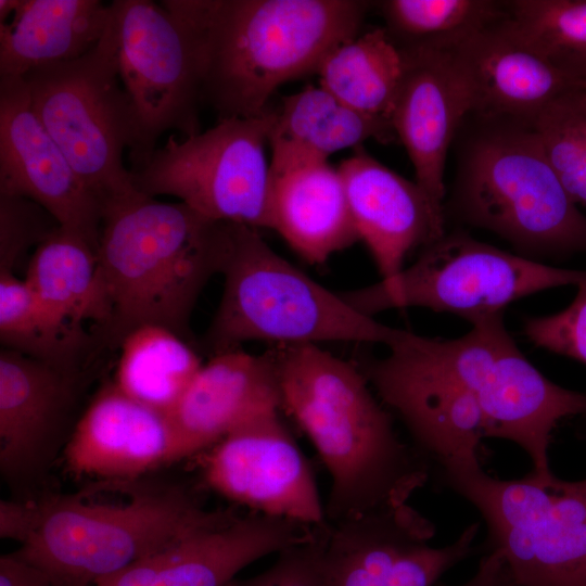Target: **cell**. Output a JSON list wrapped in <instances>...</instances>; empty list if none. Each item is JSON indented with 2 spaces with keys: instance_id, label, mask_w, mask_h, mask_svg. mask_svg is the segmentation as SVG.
I'll return each instance as SVG.
<instances>
[{
  "instance_id": "cell-1",
  "label": "cell",
  "mask_w": 586,
  "mask_h": 586,
  "mask_svg": "<svg viewBox=\"0 0 586 586\" xmlns=\"http://www.w3.org/2000/svg\"><path fill=\"white\" fill-rule=\"evenodd\" d=\"M271 351L281 408L308 436L331 479L326 521L407 504L429 477L428 461L399 438L359 367L316 344Z\"/></svg>"
},
{
  "instance_id": "cell-2",
  "label": "cell",
  "mask_w": 586,
  "mask_h": 586,
  "mask_svg": "<svg viewBox=\"0 0 586 586\" xmlns=\"http://www.w3.org/2000/svg\"><path fill=\"white\" fill-rule=\"evenodd\" d=\"M196 40L202 100L219 115L256 117L283 84L318 73L354 39L372 2L360 0H164Z\"/></svg>"
},
{
  "instance_id": "cell-3",
  "label": "cell",
  "mask_w": 586,
  "mask_h": 586,
  "mask_svg": "<svg viewBox=\"0 0 586 586\" xmlns=\"http://www.w3.org/2000/svg\"><path fill=\"white\" fill-rule=\"evenodd\" d=\"M232 222L208 219L182 202L138 193L103 212L98 262L105 293L107 346L142 326L190 343V319L209 279L221 273Z\"/></svg>"
},
{
  "instance_id": "cell-4",
  "label": "cell",
  "mask_w": 586,
  "mask_h": 586,
  "mask_svg": "<svg viewBox=\"0 0 586 586\" xmlns=\"http://www.w3.org/2000/svg\"><path fill=\"white\" fill-rule=\"evenodd\" d=\"M444 215L491 231L515 254L544 263L586 254L578 209L530 123L470 113L458 130Z\"/></svg>"
},
{
  "instance_id": "cell-5",
  "label": "cell",
  "mask_w": 586,
  "mask_h": 586,
  "mask_svg": "<svg viewBox=\"0 0 586 586\" xmlns=\"http://www.w3.org/2000/svg\"><path fill=\"white\" fill-rule=\"evenodd\" d=\"M35 505L33 528L14 553L53 586H94L227 512L205 508L183 485L143 477L94 481Z\"/></svg>"
},
{
  "instance_id": "cell-6",
  "label": "cell",
  "mask_w": 586,
  "mask_h": 586,
  "mask_svg": "<svg viewBox=\"0 0 586 586\" xmlns=\"http://www.w3.org/2000/svg\"><path fill=\"white\" fill-rule=\"evenodd\" d=\"M217 311L204 336L216 355L247 341L276 345L398 341L406 330L388 327L352 307L276 253L257 229L233 224Z\"/></svg>"
},
{
  "instance_id": "cell-7",
  "label": "cell",
  "mask_w": 586,
  "mask_h": 586,
  "mask_svg": "<svg viewBox=\"0 0 586 586\" xmlns=\"http://www.w3.org/2000/svg\"><path fill=\"white\" fill-rule=\"evenodd\" d=\"M111 5L109 24L94 48L23 77L34 112L103 212L139 193L123 161L133 125L118 72L117 24Z\"/></svg>"
},
{
  "instance_id": "cell-8",
  "label": "cell",
  "mask_w": 586,
  "mask_h": 586,
  "mask_svg": "<svg viewBox=\"0 0 586 586\" xmlns=\"http://www.w3.org/2000/svg\"><path fill=\"white\" fill-rule=\"evenodd\" d=\"M471 502L510 576L523 586H586V479L534 472L499 480L481 466L441 471Z\"/></svg>"
},
{
  "instance_id": "cell-9",
  "label": "cell",
  "mask_w": 586,
  "mask_h": 586,
  "mask_svg": "<svg viewBox=\"0 0 586 586\" xmlns=\"http://www.w3.org/2000/svg\"><path fill=\"white\" fill-rule=\"evenodd\" d=\"M586 270L555 267L477 241L463 230L445 232L397 275L340 295L359 313L423 307L470 323L504 314L524 296L577 285Z\"/></svg>"
},
{
  "instance_id": "cell-10",
  "label": "cell",
  "mask_w": 586,
  "mask_h": 586,
  "mask_svg": "<svg viewBox=\"0 0 586 586\" xmlns=\"http://www.w3.org/2000/svg\"><path fill=\"white\" fill-rule=\"evenodd\" d=\"M273 110L230 117L198 135L169 136L145 166L131 171L142 194L171 195L200 215L254 229H271L270 175L265 145Z\"/></svg>"
},
{
  "instance_id": "cell-11",
  "label": "cell",
  "mask_w": 586,
  "mask_h": 586,
  "mask_svg": "<svg viewBox=\"0 0 586 586\" xmlns=\"http://www.w3.org/2000/svg\"><path fill=\"white\" fill-rule=\"evenodd\" d=\"M118 36V72L129 98L133 135L130 171L148 164L162 135L201 132L200 52L187 22L150 0L112 1Z\"/></svg>"
},
{
  "instance_id": "cell-12",
  "label": "cell",
  "mask_w": 586,
  "mask_h": 586,
  "mask_svg": "<svg viewBox=\"0 0 586 586\" xmlns=\"http://www.w3.org/2000/svg\"><path fill=\"white\" fill-rule=\"evenodd\" d=\"M477 532L472 523L433 547V523L408 502L328 523V586H433L471 555Z\"/></svg>"
},
{
  "instance_id": "cell-13",
  "label": "cell",
  "mask_w": 586,
  "mask_h": 586,
  "mask_svg": "<svg viewBox=\"0 0 586 586\" xmlns=\"http://www.w3.org/2000/svg\"><path fill=\"white\" fill-rule=\"evenodd\" d=\"M245 422L211 447L204 483L250 511L318 526L326 523L313 469L279 415Z\"/></svg>"
},
{
  "instance_id": "cell-14",
  "label": "cell",
  "mask_w": 586,
  "mask_h": 586,
  "mask_svg": "<svg viewBox=\"0 0 586 586\" xmlns=\"http://www.w3.org/2000/svg\"><path fill=\"white\" fill-rule=\"evenodd\" d=\"M0 195L39 204L98 251L102 206L34 112L23 77L0 76Z\"/></svg>"
},
{
  "instance_id": "cell-15",
  "label": "cell",
  "mask_w": 586,
  "mask_h": 586,
  "mask_svg": "<svg viewBox=\"0 0 586 586\" xmlns=\"http://www.w3.org/2000/svg\"><path fill=\"white\" fill-rule=\"evenodd\" d=\"M317 526L253 511L224 517L94 586H230L251 563L310 538Z\"/></svg>"
},
{
  "instance_id": "cell-16",
  "label": "cell",
  "mask_w": 586,
  "mask_h": 586,
  "mask_svg": "<svg viewBox=\"0 0 586 586\" xmlns=\"http://www.w3.org/2000/svg\"><path fill=\"white\" fill-rule=\"evenodd\" d=\"M380 399L397 413L420 451L441 471L480 466L487 438L474 394L416 364L396 349L358 366Z\"/></svg>"
},
{
  "instance_id": "cell-17",
  "label": "cell",
  "mask_w": 586,
  "mask_h": 586,
  "mask_svg": "<svg viewBox=\"0 0 586 586\" xmlns=\"http://www.w3.org/2000/svg\"><path fill=\"white\" fill-rule=\"evenodd\" d=\"M398 49L404 75L392 126L413 166L415 181L444 211L447 154L472 112L470 91L450 49Z\"/></svg>"
},
{
  "instance_id": "cell-18",
  "label": "cell",
  "mask_w": 586,
  "mask_h": 586,
  "mask_svg": "<svg viewBox=\"0 0 586 586\" xmlns=\"http://www.w3.org/2000/svg\"><path fill=\"white\" fill-rule=\"evenodd\" d=\"M359 240L387 279L406 257L446 232L444 211L417 184L384 166L361 145L337 167Z\"/></svg>"
},
{
  "instance_id": "cell-19",
  "label": "cell",
  "mask_w": 586,
  "mask_h": 586,
  "mask_svg": "<svg viewBox=\"0 0 586 586\" xmlns=\"http://www.w3.org/2000/svg\"><path fill=\"white\" fill-rule=\"evenodd\" d=\"M281 409L271 349L216 354L202 365L168 415L176 461L211 448L251 419Z\"/></svg>"
},
{
  "instance_id": "cell-20",
  "label": "cell",
  "mask_w": 586,
  "mask_h": 586,
  "mask_svg": "<svg viewBox=\"0 0 586 586\" xmlns=\"http://www.w3.org/2000/svg\"><path fill=\"white\" fill-rule=\"evenodd\" d=\"M269 144L271 229L310 264L359 240L339 169L281 141Z\"/></svg>"
},
{
  "instance_id": "cell-21",
  "label": "cell",
  "mask_w": 586,
  "mask_h": 586,
  "mask_svg": "<svg viewBox=\"0 0 586 586\" xmlns=\"http://www.w3.org/2000/svg\"><path fill=\"white\" fill-rule=\"evenodd\" d=\"M482 411L487 437L515 443L537 475H549L552 431L562 419L586 415V394L547 379L509 335L470 386Z\"/></svg>"
},
{
  "instance_id": "cell-22",
  "label": "cell",
  "mask_w": 586,
  "mask_h": 586,
  "mask_svg": "<svg viewBox=\"0 0 586 586\" xmlns=\"http://www.w3.org/2000/svg\"><path fill=\"white\" fill-rule=\"evenodd\" d=\"M168 418L104 385L77 421L65 446L66 470L94 481H128L175 462Z\"/></svg>"
},
{
  "instance_id": "cell-23",
  "label": "cell",
  "mask_w": 586,
  "mask_h": 586,
  "mask_svg": "<svg viewBox=\"0 0 586 586\" xmlns=\"http://www.w3.org/2000/svg\"><path fill=\"white\" fill-rule=\"evenodd\" d=\"M502 18L450 50L470 91L471 113L533 125L545 106L577 79L512 34Z\"/></svg>"
},
{
  "instance_id": "cell-24",
  "label": "cell",
  "mask_w": 586,
  "mask_h": 586,
  "mask_svg": "<svg viewBox=\"0 0 586 586\" xmlns=\"http://www.w3.org/2000/svg\"><path fill=\"white\" fill-rule=\"evenodd\" d=\"M77 377L0 351V468L7 479L31 476L47 460L74 404Z\"/></svg>"
},
{
  "instance_id": "cell-25",
  "label": "cell",
  "mask_w": 586,
  "mask_h": 586,
  "mask_svg": "<svg viewBox=\"0 0 586 586\" xmlns=\"http://www.w3.org/2000/svg\"><path fill=\"white\" fill-rule=\"evenodd\" d=\"M111 13V3L99 0H22L0 24V76L79 59L100 41Z\"/></svg>"
},
{
  "instance_id": "cell-26",
  "label": "cell",
  "mask_w": 586,
  "mask_h": 586,
  "mask_svg": "<svg viewBox=\"0 0 586 586\" xmlns=\"http://www.w3.org/2000/svg\"><path fill=\"white\" fill-rule=\"evenodd\" d=\"M24 281L67 319L104 327L106 303L97 250L81 235L55 228L35 247Z\"/></svg>"
},
{
  "instance_id": "cell-27",
  "label": "cell",
  "mask_w": 586,
  "mask_h": 586,
  "mask_svg": "<svg viewBox=\"0 0 586 586\" xmlns=\"http://www.w3.org/2000/svg\"><path fill=\"white\" fill-rule=\"evenodd\" d=\"M368 139L388 144L397 137L391 122L353 109L320 85H308L283 98L280 107L273 110L269 140L320 158L361 146Z\"/></svg>"
},
{
  "instance_id": "cell-28",
  "label": "cell",
  "mask_w": 586,
  "mask_h": 586,
  "mask_svg": "<svg viewBox=\"0 0 586 586\" xmlns=\"http://www.w3.org/2000/svg\"><path fill=\"white\" fill-rule=\"evenodd\" d=\"M118 347L114 384L166 417L203 365L191 343L158 326L132 330Z\"/></svg>"
},
{
  "instance_id": "cell-29",
  "label": "cell",
  "mask_w": 586,
  "mask_h": 586,
  "mask_svg": "<svg viewBox=\"0 0 586 586\" xmlns=\"http://www.w3.org/2000/svg\"><path fill=\"white\" fill-rule=\"evenodd\" d=\"M0 340L9 348L78 374L91 336L39 298L13 271L0 270Z\"/></svg>"
},
{
  "instance_id": "cell-30",
  "label": "cell",
  "mask_w": 586,
  "mask_h": 586,
  "mask_svg": "<svg viewBox=\"0 0 586 586\" xmlns=\"http://www.w3.org/2000/svg\"><path fill=\"white\" fill-rule=\"evenodd\" d=\"M318 74L320 86L347 105L391 122L404 61L385 28H374L336 47Z\"/></svg>"
},
{
  "instance_id": "cell-31",
  "label": "cell",
  "mask_w": 586,
  "mask_h": 586,
  "mask_svg": "<svg viewBox=\"0 0 586 586\" xmlns=\"http://www.w3.org/2000/svg\"><path fill=\"white\" fill-rule=\"evenodd\" d=\"M385 30L398 48L451 49L507 14V1L385 0L379 2Z\"/></svg>"
},
{
  "instance_id": "cell-32",
  "label": "cell",
  "mask_w": 586,
  "mask_h": 586,
  "mask_svg": "<svg viewBox=\"0 0 586 586\" xmlns=\"http://www.w3.org/2000/svg\"><path fill=\"white\" fill-rule=\"evenodd\" d=\"M502 24L570 77L586 78V0L507 1Z\"/></svg>"
},
{
  "instance_id": "cell-33",
  "label": "cell",
  "mask_w": 586,
  "mask_h": 586,
  "mask_svg": "<svg viewBox=\"0 0 586 586\" xmlns=\"http://www.w3.org/2000/svg\"><path fill=\"white\" fill-rule=\"evenodd\" d=\"M566 191L586 202V78L572 81L533 124Z\"/></svg>"
},
{
  "instance_id": "cell-34",
  "label": "cell",
  "mask_w": 586,
  "mask_h": 586,
  "mask_svg": "<svg viewBox=\"0 0 586 586\" xmlns=\"http://www.w3.org/2000/svg\"><path fill=\"white\" fill-rule=\"evenodd\" d=\"M58 227V221L39 204L25 198L0 195V270L13 271L26 252Z\"/></svg>"
},
{
  "instance_id": "cell-35",
  "label": "cell",
  "mask_w": 586,
  "mask_h": 586,
  "mask_svg": "<svg viewBox=\"0 0 586 586\" xmlns=\"http://www.w3.org/2000/svg\"><path fill=\"white\" fill-rule=\"evenodd\" d=\"M571 304L552 315L527 317L523 332L537 347L586 365V277Z\"/></svg>"
},
{
  "instance_id": "cell-36",
  "label": "cell",
  "mask_w": 586,
  "mask_h": 586,
  "mask_svg": "<svg viewBox=\"0 0 586 586\" xmlns=\"http://www.w3.org/2000/svg\"><path fill=\"white\" fill-rule=\"evenodd\" d=\"M328 523L316 527L314 535L280 551L265 572L233 586H328L324 552Z\"/></svg>"
},
{
  "instance_id": "cell-37",
  "label": "cell",
  "mask_w": 586,
  "mask_h": 586,
  "mask_svg": "<svg viewBox=\"0 0 586 586\" xmlns=\"http://www.w3.org/2000/svg\"><path fill=\"white\" fill-rule=\"evenodd\" d=\"M35 502L2 500L0 504V535L24 543L35 523Z\"/></svg>"
},
{
  "instance_id": "cell-38",
  "label": "cell",
  "mask_w": 586,
  "mask_h": 586,
  "mask_svg": "<svg viewBox=\"0 0 586 586\" xmlns=\"http://www.w3.org/2000/svg\"><path fill=\"white\" fill-rule=\"evenodd\" d=\"M0 586H53L49 576L14 552L0 558Z\"/></svg>"
},
{
  "instance_id": "cell-39",
  "label": "cell",
  "mask_w": 586,
  "mask_h": 586,
  "mask_svg": "<svg viewBox=\"0 0 586 586\" xmlns=\"http://www.w3.org/2000/svg\"><path fill=\"white\" fill-rule=\"evenodd\" d=\"M504 566L500 552L492 550L481 559L473 576L461 586H497Z\"/></svg>"
},
{
  "instance_id": "cell-40",
  "label": "cell",
  "mask_w": 586,
  "mask_h": 586,
  "mask_svg": "<svg viewBox=\"0 0 586 586\" xmlns=\"http://www.w3.org/2000/svg\"><path fill=\"white\" fill-rule=\"evenodd\" d=\"M22 0H0V24L8 22L16 12Z\"/></svg>"
},
{
  "instance_id": "cell-41",
  "label": "cell",
  "mask_w": 586,
  "mask_h": 586,
  "mask_svg": "<svg viewBox=\"0 0 586 586\" xmlns=\"http://www.w3.org/2000/svg\"><path fill=\"white\" fill-rule=\"evenodd\" d=\"M497 586H523V585L515 582L507 572L506 568L504 566V570H502V573H501V576L499 578Z\"/></svg>"
},
{
  "instance_id": "cell-42",
  "label": "cell",
  "mask_w": 586,
  "mask_h": 586,
  "mask_svg": "<svg viewBox=\"0 0 586 586\" xmlns=\"http://www.w3.org/2000/svg\"><path fill=\"white\" fill-rule=\"evenodd\" d=\"M230 586H233V583Z\"/></svg>"
},
{
  "instance_id": "cell-43",
  "label": "cell",
  "mask_w": 586,
  "mask_h": 586,
  "mask_svg": "<svg viewBox=\"0 0 586 586\" xmlns=\"http://www.w3.org/2000/svg\"><path fill=\"white\" fill-rule=\"evenodd\" d=\"M585 205H586V202H585Z\"/></svg>"
}]
</instances>
